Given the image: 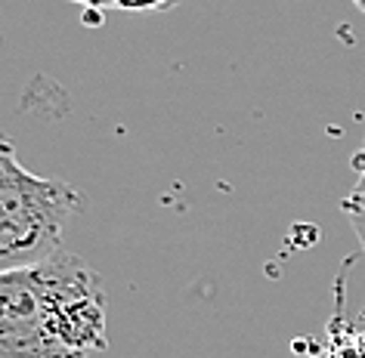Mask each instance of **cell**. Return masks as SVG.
Here are the masks:
<instances>
[{"instance_id": "277c9868", "label": "cell", "mask_w": 365, "mask_h": 358, "mask_svg": "<svg viewBox=\"0 0 365 358\" xmlns=\"http://www.w3.org/2000/svg\"><path fill=\"white\" fill-rule=\"evenodd\" d=\"M177 4L180 0H112L115 10H124V13H164Z\"/></svg>"}, {"instance_id": "8992f818", "label": "cell", "mask_w": 365, "mask_h": 358, "mask_svg": "<svg viewBox=\"0 0 365 358\" xmlns=\"http://www.w3.org/2000/svg\"><path fill=\"white\" fill-rule=\"evenodd\" d=\"M353 170L356 173H365V142H362V149L353 154Z\"/></svg>"}, {"instance_id": "ba28073f", "label": "cell", "mask_w": 365, "mask_h": 358, "mask_svg": "<svg viewBox=\"0 0 365 358\" xmlns=\"http://www.w3.org/2000/svg\"><path fill=\"white\" fill-rule=\"evenodd\" d=\"M353 4H356V6H359V10H362V13H365V0H353Z\"/></svg>"}, {"instance_id": "3957f363", "label": "cell", "mask_w": 365, "mask_h": 358, "mask_svg": "<svg viewBox=\"0 0 365 358\" xmlns=\"http://www.w3.org/2000/svg\"><path fill=\"white\" fill-rule=\"evenodd\" d=\"M344 216L350 219L356 238H359L362 251H365V173H356V186L353 191L344 198Z\"/></svg>"}, {"instance_id": "6da1fadb", "label": "cell", "mask_w": 365, "mask_h": 358, "mask_svg": "<svg viewBox=\"0 0 365 358\" xmlns=\"http://www.w3.org/2000/svg\"><path fill=\"white\" fill-rule=\"evenodd\" d=\"M106 346V288L78 253L0 272V358H93Z\"/></svg>"}, {"instance_id": "5b68a950", "label": "cell", "mask_w": 365, "mask_h": 358, "mask_svg": "<svg viewBox=\"0 0 365 358\" xmlns=\"http://www.w3.org/2000/svg\"><path fill=\"white\" fill-rule=\"evenodd\" d=\"M71 4H81L84 10H96V13H106V10H115L112 0H71Z\"/></svg>"}, {"instance_id": "52a82bcc", "label": "cell", "mask_w": 365, "mask_h": 358, "mask_svg": "<svg viewBox=\"0 0 365 358\" xmlns=\"http://www.w3.org/2000/svg\"><path fill=\"white\" fill-rule=\"evenodd\" d=\"M346 358H365V337L356 339V349H346Z\"/></svg>"}, {"instance_id": "7a4b0ae2", "label": "cell", "mask_w": 365, "mask_h": 358, "mask_svg": "<svg viewBox=\"0 0 365 358\" xmlns=\"http://www.w3.org/2000/svg\"><path fill=\"white\" fill-rule=\"evenodd\" d=\"M81 191L62 179L25 170L16 145L0 133V272L25 269L62 251Z\"/></svg>"}]
</instances>
